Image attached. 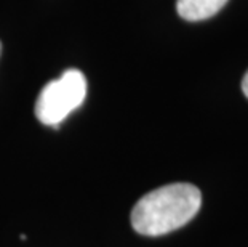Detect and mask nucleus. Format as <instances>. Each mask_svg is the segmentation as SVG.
I'll list each match as a JSON object with an SVG mask.
<instances>
[{
	"mask_svg": "<svg viewBox=\"0 0 248 247\" xmlns=\"http://www.w3.org/2000/svg\"><path fill=\"white\" fill-rule=\"evenodd\" d=\"M202 206L191 183H171L144 194L131 210V227L142 236H163L187 225Z\"/></svg>",
	"mask_w": 248,
	"mask_h": 247,
	"instance_id": "obj_1",
	"label": "nucleus"
},
{
	"mask_svg": "<svg viewBox=\"0 0 248 247\" xmlns=\"http://www.w3.org/2000/svg\"><path fill=\"white\" fill-rule=\"evenodd\" d=\"M87 97L85 76L78 69H67L56 81L42 88L35 101V115L44 125H60L67 115L82 106Z\"/></svg>",
	"mask_w": 248,
	"mask_h": 247,
	"instance_id": "obj_2",
	"label": "nucleus"
},
{
	"mask_svg": "<svg viewBox=\"0 0 248 247\" xmlns=\"http://www.w3.org/2000/svg\"><path fill=\"white\" fill-rule=\"evenodd\" d=\"M229 0H178L176 12L186 21H203L215 16Z\"/></svg>",
	"mask_w": 248,
	"mask_h": 247,
	"instance_id": "obj_3",
	"label": "nucleus"
},
{
	"mask_svg": "<svg viewBox=\"0 0 248 247\" xmlns=\"http://www.w3.org/2000/svg\"><path fill=\"white\" fill-rule=\"evenodd\" d=\"M242 92H244V95L248 98V71L245 72L244 79H242Z\"/></svg>",
	"mask_w": 248,
	"mask_h": 247,
	"instance_id": "obj_4",
	"label": "nucleus"
},
{
	"mask_svg": "<svg viewBox=\"0 0 248 247\" xmlns=\"http://www.w3.org/2000/svg\"><path fill=\"white\" fill-rule=\"evenodd\" d=\"M0 53H2V42H0Z\"/></svg>",
	"mask_w": 248,
	"mask_h": 247,
	"instance_id": "obj_5",
	"label": "nucleus"
}]
</instances>
